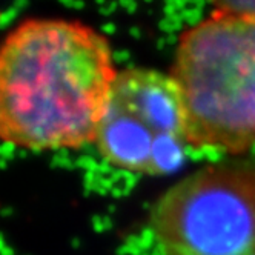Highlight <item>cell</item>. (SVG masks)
<instances>
[{
  "label": "cell",
  "instance_id": "1",
  "mask_svg": "<svg viewBox=\"0 0 255 255\" xmlns=\"http://www.w3.org/2000/svg\"><path fill=\"white\" fill-rule=\"evenodd\" d=\"M117 74L111 46L93 28L20 23L0 51V137L34 152L94 144Z\"/></svg>",
  "mask_w": 255,
  "mask_h": 255
},
{
  "label": "cell",
  "instance_id": "8",
  "mask_svg": "<svg viewBox=\"0 0 255 255\" xmlns=\"http://www.w3.org/2000/svg\"><path fill=\"white\" fill-rule=\"evenodd\" d=\"M119 3L123 8H126L128 12H134L137 9V2H135V0H119Z\"/></svg>",
  "mask_w": 255,
  "mask_h": 255
},
{
  "label": "cell",
  "instance_id": "11",
  "mask_svg": "<svg viewBox=\"0 0 255 255\" xmlns=\"http://www.w3.org/2000/svg\"><path fill=\"white\" fill-rule=\"evenodd\" d=\"M103 31H105V32H114V31H116V26H114L113 23H106V25L103 26Z\"/></svg>",
  "mask_w": 255,
  "mask_h": 255
},
{
  "label": "cell",
  "instance_id": "6",
  "mask_svg": "<svg viewBox=\"0 0 255 255\" xmlns=\"http://www.w3.org/2000/svg\"><path fill=\"white\" fill-rule=\"evenodd\" d=\"M180 15H181V20H183L189 28H194L205 20L203 19V9H197V8H186L180 12Z\"/></svg>",
  "mask_w": 255,
  "mask_h": 255
},
{
  "label": "cell",
  "instance_id": "4",
  "mask_svg": "<svg viewBox=\"0 0 255 255\" xmlns=\"http://www.w3.org/2000/svg\"><path fill=\"white\" fill-rule=\"evenodd\" d=\"M94 144L108 165L126 172L148 177L178 172L192 148L174 79L146 68L119 71Z\"/></svg>",
  "mask_w": 255,
  "mask_h": 255
},
{
  "label": "cell",
  "instance_id": "13",
  "mask_svg": "<svg viewBox=\"0 0 255 255\" xmlns=\"http://www.w3.org/2000/svg\"><path fill=\"white\" fill-rule=\"evenodd\" d=\"M96 2H97L99 5H105V2H106V0H96Z\"/></svg>",
  "mask_w": 255,
  "mask_h": 255
},
{
  "label": "cell",
  "instance_id": "12",
  "mask_svg": "<svg viewBox=\"0 0 255 255\" xmlns=\"http://www.w3.org/2000/svg\"><path fill=\"white\" fill-rule=\"evenodd\" d=\"M72 8H76V9H80V8H83V2H82V0H76L74 5H72Z\"/></svg>",
  "mask_w": 255,
  "mask_h": 255
},
{
  "label": "cell",
  "instance_id": "7",
  "mask_svg": "<svg viewBox=\"0 0 255 255\" xmlns=\"http://www.w3.org/2000/svg\"><path fill=\"white\" fill-rule=\"evenodd\" d=\"M15 12H17V8H9L3 12L2 15V26H6L9 23V20H12L15 17Z\"/></svg>",
  "mask_w": 255,
  "mask_h": 255
},
{
  "label": "cell",
  "instance_id": "2",
  "mask_svg": "<svg viewBox=\"0 0 255 255\" xmlns=\"http://www.w3.org/2000/svg\"><path fill=\"white\" fill-rule=\"evenodd\" d=\"M169 76L192 149L240 157L255 146V15L214 11L183 31Z\"/></svg>",
  "mask_w": 255,
  "mask_h": 255
},
{
  "label": "cell",
  "instance_id": "14",
  "mask_svg": "<svg viewBox=\"0 0 255 255\" xmlns=\"http://www.w3.org/2000/svg\"><path fill=\"white\" fill-rule=\"evenodd\" d=\"M146 2H151V0H146Z\"/></svg>",
  "mask_w": 255,
  "mask_h": 255
},
{
  "label": "cell",
  "instance_id": "5",
  "mask_svg": "<svg viewBox=\"0 0 255 255\" xmlns=\"http://www.w3.org/2000/svg\"><path fill=\"white\" fill-rule=\"evenodd\" d=\"M215 11L255 15V0H208Z\"/></svg>",
  "mask_w": 255,
  "mask_h": 255
},
{
  "label": "cell",
  "instance_id": "9",
  "mask_svg": "<svg viewBox=\"0 0 255 255\" xmlns=\"http://www.w3.org/2000/svg\"><path fill=\"white\" fill-rule=\"evenodd\" d=\"M116 8H117V3H116V2H111V3L108 5V8L102 6V8H100V12H102L103 15H109V14H111Z\"/></svg>",
  "mask_w": 255,
  "mask_h": 255
},
{
  "label": "cell",
  "instance_id": "3",
  "mask_svg": "<svg viewBox=\"0 0 255 255\" xmlns=\"http://www.w3.org/2000/svg\"><path fill=\"white\" fill-rule=\"evenodd\" d=\"M149 225L161 255H255V160L180 178L154 203Z\"/></svg>",
  "mask_w": 255,
  "mask_h": 255
},
{
  "label": "cell",
  "instance_id": "10",
  "mask_svg": "<svg viewBox=\"0 0 255 255\" xmlns=\"http://www.w3.org/2000/svg\"><path fill=\"white\" fill-rule=\"evenodd\" d=\"M206 2H208V0H191L192 8H197V9H203Z\"/></svg>",
  "mask_w": 255,
  "mask_h": 255
}]
</instances>
